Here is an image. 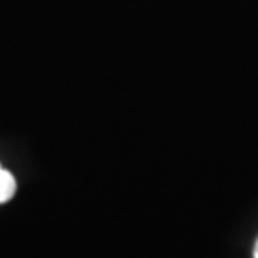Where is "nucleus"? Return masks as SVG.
<instances>
[{"label": "nucleus", "instance_id": "nucleus-1", "mask_svg": "<svg viewBox=\"0 0 258 258\" xmlns=\"http://www.w3.org/2000/svg\"><path fill=\"white\" fill-rule=\"evenodd\" d=\"M16 178L6 168H0V203H8L16 195Z\"/></svg>", "mask_w": 258, "mask_h": 258}, {"label": "nucleus", "instance_id": "nucleus-2", "mask_svg": "<svg viewBox=\"0 0 258 258\" xmlns=\"http://www.w3.org/2000/svg\"><path fill=\"white\" fill-rule=\"evenodd\" d=\"M254 258H258V241H256V245H254Z\"/></svg>", "mask_w": 258, "mask_h": 258}, {"label": "nucleus", "instance_id": "nucleus-3", "mask_svg": "<svg viewBox=\"0 0 258 258\" xmlns=\"http://www.w3.org/2000/svg\"><path fill=\"white\" fill-rule=\"evenodd\" d=\"M0 168H2V166H0Z\"/></svg>", "mask_w": 258, "mask_h": 258}]
</instances>
